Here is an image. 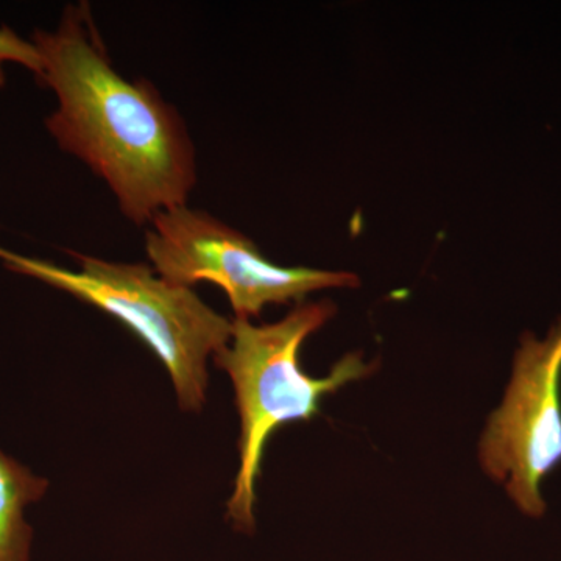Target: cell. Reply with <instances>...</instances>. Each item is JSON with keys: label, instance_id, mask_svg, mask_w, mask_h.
<instances>
[{"label": "cell", "instance_id": "5", "mask_svg": "<svg viewBox=\"0 0 561 561\" xmlns=\"http://www.w3.org/2000/svg\"><path fill=\"white\" fill-rule=\"evenodd\" d=\"M479 460L523 515L545 516L542 483L561 465V319L542 337L524 332L511 381L486 421Z\"/></svg>", "mask_w": 561, "mask_h": 561}, {"label": "cell", "instance_id": "2", "mask_svg": "<svg viewBox=\"0 0 561 561\" xmlns=\"http://www.w3.org/2000/svg\"><path fill=\"white\" fill-rule=\"evenodd\" d=\"M334 313L331 301H317L298 302L272 324L234 319L230 343L214 356L217 367L230 376L241 419L239 470L227 502V519L234 530L253 534L256 527V482L265 446L275 431L284 424L312 420L324 397L375 371V364H365L360 354L343 357L324 378L302 370V343Z\"/></svg>", "mask_w": 561, "mask_h": 561}, {"label": "cell", "instance_id": "1", "mask_svg": "<svg viewBox=\"0 0 561 561\" xmlns=\"http://www.w3.org/2000/svg\"><path fill=\"white\" fill-rule=\"evenodd\" d=\"M43 72L57 108L46 119L58 147L105 181L125 219L151 224L187 205L197 184V154L186 122L149 80L114 68L90 5L62 10L51 31H35Z\"/></svg>", "mask_w": 561, "mask_h": 561}, {"label": "cell", "instance_id": "7", "mask_svg": "<svg viewBox=\"0 0 561 561\" xmlns=\"http://www.w3.org/2000/svg\"><path fill=\"white\" fill-rule=\"evenodd\" d=\"M16 62L31 70L35 79L43 72L39 50L31 41L22 38L13 28L0 27V90L5 87L7 77L3 66Z\"/></svg>", "mask_w": 561, "mask_h": 561}, {"label": "cell", "instance_id": "4", "mask_svg": "<svg viewBox=\"0 0 561 561\" xmlns=\"http://www.w3.org/2000/svg\"><path fill=\"white\" fill-rule=\"evenodd\" d=\"M147 256L161 278L179 286H219L236 319L260 317L268 305L302 302L323 289L357 287L350 272L273 264L256 243L202 209L176 206L158 214L146 232Z\"/></svg>", "mask_w": 561, "mask_h": 561}, {"label": "cell", "instance_id": "6", "mask_svg": "<svg viewBox=\"0 0 561 561\" xmlns=\"http://www.w3.org/2000/svg\"><path fill=\"white\" fill-rule=\"evenodd\" d=\"M49 485V479L0 449V561H32L35 531L27 512Z\"/></svg>", "mask_w": 561, "mask_h": 561}, {"label": "cell", "instance_id": "3", "mask_svg": "<svg viewBox=\"0 0 561 561\" xmlns=\"http://www.w3.org/2000/svg\"><path fill=\"white\" fill-rule=\"evenodd\" d=\"M68 253L79 264L77 271L3 247L0 262L119 320L164 365L181 411L201 412L208 393L209 357L230 343L232 321L214 311L192 287L161 278L151 265Z\"/></svg>", "mask_w": 561, "mask_h": 561}]
</instances>
